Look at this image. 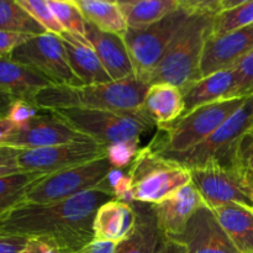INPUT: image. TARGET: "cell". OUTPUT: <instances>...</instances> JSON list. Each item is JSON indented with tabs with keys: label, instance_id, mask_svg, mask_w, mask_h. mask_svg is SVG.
I'll use <instances>...</instances> for the list:
<instances>
[{
	"label": "cell",
	"instance_id": "44dd1931",
	"mask_svg": "<svg viewBox=\"0 0 253 253\" xmlns=\"http://www.w3.org/2000/svg\"><path fill=\"white\" fill-rule=\"evenodd\" d=\"M236 84L237 76L235 68L203 77L202 79L182 91L184 99L183 115L203 105L234 98Z\"/></svg>",
	"mask_w": 253,
	"mask_h": 253
},
{
	"label": "cell",
	"instance_id": "8fae6325",
	"mask_svg": "<svg viewBox=\"0 0 253 253\" xmlns=\"http://www.w3.org/2000/svg\"><path fill=\"white\" fill-rule=\"evenodd\" d=\"M104 157H106L105 146L94 141H85L34 150H19L17 163L22 172L46 175Z\"/></svg>",
	"mask_w": 253,
	"mask_h": 253
},
{
	"label": "cell",
	"instance_id": "ffe728a7",
	"mask_svg": "<svg viewBox=\"0 0 253 253\" xmlns=\"http://www.w3.org/2000/svg\"><path fill=\"white\" fill-rule=\"evenodd\" d=\"M52 82L40 72L12 61L9 57L0 58V90L19 100L32 103L35 96Z\"/></svg>",
	"mask_w": 253,
	"mask_h": 253
},
{
	"label": "cell",
	"instance_id": "8992f818",
	"mask_svg": "<svg viewBox=\"0 0 253 253\" xmlns=\"http://www.w3.org/2000/svg\"><path fill=\"white\" fill-rule=\"evenodd\" d=\"M252 124L253 95L249 96L246 103L204 142L184 152H160L157 155L166 160L179 163L188 169L210 163L235 168L237 148Z\"/></svg>",
	"mask_w": 253,
	"mask_h": 253
},
{
	"label": "cell",
	"instance_id": "5b68a950",
	"mask_svg": "<svg viewBox=\"0 0 253 253\" xmlns=\"http://www.w3.org/2000/svg\"><path fill=\"white\" fill-rule=\"evenodd\" d=\"M247 98H231L203 105L178 119L166 128L165 136H156L150 148L156 153L184 152L209 138L222 124L226 123Z\"/></svg>",
	"mask_w": 253,
	"mask_h": 253
},
{
	"label": "cell",
	"instance_id": "e0dca14e",
	"mask_svg": "<svg viewBox=\"0 0 253 253\" xmlns=\"http://www.w3.org/2000/svg\"><path fill=\"white\" fill-rule=\"evenodd\" d=\"M85 39L94 47L111 81L118 82L135 77L132 62L123 36L100 31L86 21Z\"/></svg>",
	"mask_w": 253,
	"mask_h": 253
},
{
	"label": "cell",
	"instance_id": "d6a6232c",
	"mask_svg": "<svg viewBox=\"0 0 253 253\" xmlns=\"http://www.w3.org/2000/svg\"><path fill=\"white\" fill-rule=\"evenodd\" d=\"M237 84L234 98H249L253 95V51L236 67Z\"/></svg>",
	"mask_w": 253,
	"mask_h": 253
},
{
	"label": "cell",
	"instance_id": "f1b7e54d",
	"mask_svg": "<svg viewBox=\"0 0 253 253\" xmlns=\"http://www.w3.org/2000/svg\"><path fill=\"white\" fill-rule=\"evenodd\" d=\"M253 24V0H242L240 5L220 12L214 19L210 37H220Z\"/></svg>",
	"mask_w": 253,
	"mask_h": 253
},
{
	"label": "cell",
	"instance_id": "f546056e",
	"mask_svg": "<svg viewBox=\"0 0 253 253\" xmlns=\"http://www.w3.org/2000/svg\"><path fill=\"white\" fill-rule=\"evenodd\" d=\"M48 5L64 31L85 37L86 20L77 1H73V0H48Z\"/></svg>",
	"mask_w": 253,
	"mask_h": 253
},
{
	"label": "cell",
	"instance_id": "d590c367",
	"mask_svg": "<svg viewBox=\"0 0 253 253\" xmlns=\"http://www.w3.org/2000/svg\"><path fill=\"white\" fill-rule=\"evenodd\" d=\"M34 35L0 31V58L9 57L20 44L29 41Z\"/></svg>",
	"mask_w": 253,
	"mask_h": 253
},
{
	"label": "cell",
	"instance_id": "d6986e66",
	"mask_svg": "<svg viewBox=\"0 0 253 253\" xmlns=\"http://www.w3.org/2000/svg\"><path fill=\"white\" fill-rule=\"evenodd\" d=\"M136 217L133 203L128 204L116 199L105 203L99 208L94 217V240L118 245L132 232Z\"/></svg>",
	"mask_w": 253,
	"mask_h": 253
},
{
	"label": "cell",
	"instance_id": "9a60e30c",
	"mask_svg": "<svg viewBox=\"0 0 253 253\" xmlns=\"http://www.w3.org/2000/svg\"><path fill=\"white\" fill-rule=\"evenodd\" d=\"M187 253H240L217 222L208 205L200 208L177 239Z\"/></svg>",
	"mask_w": 253,
	"mask_h": 253
},
{
	"label": "cell",
	"instance_id": "4316f807",
	"mask_svg": "<svg viewBox=\"0 0 253 253\" xmlns=\"http://www.w3.org/2000/svg\"><path fill=\"white\" fill-rule=\"evenodd\" d=\"M0 31L34 36L46 34L43 27L22 9L16 0H0Z\"/></svg>",
	"mask_w": 253,
	"mask_h": 253
},
{
	"label": "cell",
	"instance_id": "ee69618b",
	"mask_svg": "<svg viewBox=\"0 0 253 253\" xmlns=\"http://www.w3.org/2000/svg\"><path fill=\"white\" fill-rule=\"evenodd\" d=\"M250 145H253V124L251 127H250V130L245 133V136L242 137L241 142H240L239 146H250Z\"/></svg>",
	"mask_w": 253,
	"mask_h": 253
},
{
	"label": "cell",
	"instance_id": "b9f144b4",
	"mask_svg": "<svg viewBox=\"0 0 253 253\" xmlns=\"http://www.w3.org/2000/svg\"><path fill=\"white\" fill-rule=\"evenodd\" d=\"M48 247H51V245L46 244V242L41 241V240L30 239L29 244L26 245V247L19 253H43L47 249H48Z\"/></svg>",
	"mask_w": 253,
	"mask_h": 253
},
{
	"label": "cell",
	"instance_id": "60d3db41",
	"mask_svg": "<svg viewBox=\"0 0 253 253\" xmlns=\"http://www.w3.org/2000/svg\"><path fill=\"white\" fill-rule=\"evenodd\" d=\"M16 130L17 127L10 119H0V146L4 145Z\"/></svg>",
	"mask_w": 253,
	"mask_h": 253
},
{
	"label": "cell",
	"instance_id": "603a6c76",
	"mask_svg": "<svg viewBox=\"0 0 253 253\" xmlns=\"http://www.w3.org/2000/svg\"><path fill=\"white\" fill-rule=\"evenodd\" d=\"M142 108L158 128L168 127L184 113L182 90L170 84H152L148 86Z\"/></svg>",
	"mask_w": 253,
	"mask_h": 253
},
{
	"label": "cell",
	"instance_id": "4dcf8cb0",
	"mask_svg": "<svg viewBox=\"0 0 253 253\" xmlns=\"http://www.w3.org/2000/svg\"><path fill=\"white\" fill-rule=\"evenodd\" d=\"M20 6L31 15L40 25L48 34H53L59 36L64 32L59 22L57 21L53 11L49 7L48 1L44 0H16Z\"/></svg>",
	"mask_w": 253,
	"mask_h": 253
},
{
	"label": "cell",
	"instance_id": "30bf717a",
	"mask_svg": "<svg viewBox=\"0 0 253 253\" xmlns=\"http://www.w3.org/2000/svg\"><path fill=\"white\" fill-rule=\"evenodd\" d=\"M9 58L40 72L53 84L84 85L72 71L61 37L57 35L46 32L31 37L14 49Z\"/></svg>",
	"mask_w": 253,
	"mask_h": 253
},
{
	"label": "cell",
	"instance_id": "2e32d148",
	"mask_svg": "<svg viewBox=\"0 0 253 253\" xmlns=\"http://www.w3.org/2000/svg\"><path fill=\"white\" fill-rule=\"evenodd\" d=\"M204 205L207 204L202 195L190 183L168 199L152 207L163 236L167 239H177L184 232L193 215Z\"/></svg>",
	"mask_w": 253,
	"mask_h": 253
},
{
	"label": "cell",
	"instance_id": "ba28073f",
	"mask_svg": "<svg viewBox=\"0 0 253 253\" xmlns=\"http://www.w3.org/2000/svg\"><path fill=\"white\" fill-rule=\"evenodd\" d=\"M113 169V165L106 156L100 160L42 175L30 185L24 202L51 204L71 199L82 193L101 187H106L110 190L108 175Z\"/></svg>",
	"mask_w": 253,
	"mask_h": 253
},
{
	"label": "cell",
	"instance_id": "9c48e42d",
	"mask_svg": "<svg viewBox=\"0 0 253 253\" xmlns=\"http://www.w3.org/2000/svg\"><path fill=\"white\" fill-rule=\"evenodd\" d=\"M189 16V12L180 5L175 11L156 24L142 29H128L124 35L135 77L138 81L150 85L151 77L160 64L168 44Z\"/></svg>",
	"mask_w": 253,
	"mask_h": 253
},
{
	"label": "cell",
	"instance_id": "836d02e7",
	"mask_svg": "<svg viewBox=\"0 0 253 253\" xmlns=\"http://www.w3.org/2000/svg\"><path fill=\"white\" fill-rule=\"evenodd\" d=\"M43 110H41L40 108H37L35 104L30 103L26 100H16L11 104L10 106L9 114H7V119L12 121L15 124V126L19 128L25 127V126L29 125L32 120H34L36 116H39L40 114Z\"/></svg>",
	"mask_w": 253,
	"mask_h": 253
},
{
	"label": "cell",
	"instance_id": "e575fe53",
	"mask_svg": "<svg viewBox=\"0 0 253 253\" xmlns=\"http://www.w3.org/2000/svg\"><path fill=\"white\" fill-rule=\"evenodd\" d=\"M17 156H19L17 148L0 146V177L22 172L17 163Z\"/></svg>",
	"mask_w": 253,
	"mask_h": 253
},
{
	"label": "cell",
	"instance_id": "8d00e7d4",
	"mask_svg": "<svg viewBox=\"0 0 253 253\" xmlns=\"http://www.w3.org/2000/svg\"><path fill=\"white\" fill-rule=\"evenodd\" d=\"M235 168L245 174L253 175V145L239 146L235 158Z\"/></svg>",
	"mask_w": 253,
	"mask_h": 253
},
{
	"label": "cell",
	"instance_id": "52a82bcc",
	"mask_svg": "<svg viewBox=\"0 0 253 253\" xmlns=\"http://www.w3.org/2000/svg\"><path fill=\"white\" fill-rule=\"evenodd\" d=\"M127 173L132 185L133 202L148 205L160 204L192 183L187 167L161 157L150 146L141 148Z\"/></svg>",
	"mask_w": 253,
	"mask_h": 253
},
{
	"label": "cell",
	"instance_id": "d4e9b609",
	"mask_svg": "<svg viewBox=\"0 0 253 253\" xmlns=\"http://www.w3.org/2000/svg\"><path fill=\"white\" fill-rule=\"evenodd\" d=\"M128 29L156 24L180 6L179 0H125L119 1Z\"/></svg>",
	"mask_w": 253,
	"mask_h": 253
},
{
	"label": "cell",
	"instance_id": "f35d334b",
	"mask_svg": "<svg viewBox=\"0 0 253 253\" xmlns=\"http://www.w3.org/2000/svg\"><path fill=\"white\" fill-rule=\"evenodd\" d=\"M116 249V244L106 241H91L74 253H114Z\"/></svg>",
	"mask_w": 253,
	"mask_h": 253
},
{
	"label": "cell",
	"instance_id": "4fadbf2b",
	"mask_svg": "<svg viewBox=\"0 0 253 253\" xmlns=\"http://www.w3.org/2000/svg\"><path fill=\"white\" fill-rule=\"evenodd\" d=\"M85 141L91 140L74 130L53 113L43 110L29 125L15 131L2 146L17 150H34Z\"/></svg>",
	"mask_w": 253,
	"mask_h": 253
},
{
	"label": "cell",
	"instance_id": "7402d4cb",
	"mask_svg": "<svg viewBox=\"0 0 253 253\" xmlns=\"http://www.w3.org/2000/svg\"><path fill=\"white\" fill-rule=\"evenodd\" d=\"M211 211L235 249L240 253H253V207L230 203Z\"/></svg>",
	"mask_w": 253,
	"mask_h": 253
},
{
	"label": "cell",
	"instance_id": "ab89813d",
	"mask_svg": "<svg viewBox=\"0 0 253 253\" xmlns=\"http://www.w3.org/2000/svg\"><path fill=\"white\" fill-rule=\"evenodd\" d=\"M155 253H187V251L179 241L163 236Z\"/></svg>",
	"mask_w": 253,
	"mask_h": 253
},
{
	"label": "cell",
	"instance_id": "5bb4252c",
	"mask_svg": "<svg viewBox=\"0 0 253 253\" xmlns=\"http://www.w3.org/2000/svg\"><path fill=\"white\" fill-rule=\"evenodd\" d=\"M253 51V24L220 37H209L203 52V77L232 69Z\"/></svg>",
	"mask_w": 253,
	"mask_h": 253
},
{
	"label": "cell",
	"instance_id": "ac0fdd59",
	"mask_svg": "<svg viewBox=\"0 0 253 253\" xmlns=\"http://www.w3.org/2000/svg\"><path fill=\"white\" fill-rule=\"evenodd\" d=\"M59 37L72 71L84 85L113 82L101 64L94 47L85 37L66 31L59 35Z\"/></svg>",
	"mask_w": 253,
	"mask_h": 253
},
{
	"label": "cell",
	"instance_id": "3957f363",
	"mask_svg": "<svg viewBox=\"0 0 253 253\" xmlns=\"http://www.w3.org/2000/svg\"><path fill=\"white\" fill-rule=\"evenodd\" d=\"M214 19L209 15H190L168 44L151 77L150 85L166 83L183 91L202 79L203 52L211 35Z\"/></svg>",
	"mask_w": 253,
	"mask_h": 253
},
{
	"label": "cell",
	"instance_id": "83f0119b",
	"mask_svg": "<svg viewBox=\"0 0 253 253\" xmlns=\"http://www.w3.org/2000/svg\"><path fill=\"white\" fill-rule=\"evenodd\" d=\"M42 175L41 173L20 172L0 177V214L24 202L30 185Z\"/></svg>",
	"mask_w": 253,
	"mask_h": 253
},
{
	"label": "cell",
	"instance_id": "7c38bea8",
	"mask_svg": "<svg viewBox=\"0 0 253 253\" xmlns=\"http://www.w3.org/2000/svg\"><path fill=\"white\" fill-rule=\"evenodd\" d=\"M189 170L192 184L210 209L230 203L253 207V200L250 197L241 170L214 163Z\"/></svg>",
	"mask_w": 253,
	"mask_h": 253
},
{
	"label": "cell",
	"instance_id": "277c9868",
	"mask_svg": "<svg viewBox=\"0 0 253 253\" xmlns=\"http://www.w3.org/2000/svg\"><path fill=\"white\" fill-rule=\"evenodd\" d=\"M51 113L89 140L106 148L116 143L140 141L143 133L156 126L143 108L133 111L61 109Z\"/></svg>",
	"mask_w": 253,
	"mask_h": 253
},
{
	"label": "cell",
	"instance_id": "cb8c5ba5",
	"mask_svg": "<svg viewBox=\"0 0 253 253\" xmlns=\"http://www.w3.org/2000/svg\"><path fill=\"white\" fill-rule=\"evenodd\" d=\"M136 225L124 241L116 245L114 253H155L163 235L157 224L152 205L133 202Z\"/></svg>",
	"mask_w": 253,
	"mask_h": 253
},
{
	"label": "cell",
	"instance_id": "7bdbcfd3",
	"mask_svg": "<svg viewBox=\"0 0 253 253\" xmlns=\"http://www.w3.org/2000/svg\"><path fill=\"white\" fill-rule=\"evenodd\" d=\"M16 99L14 96L9 95V94L4 93V91L0 90V119L7 118V114H9L10 106Z\"/></svg>",
	"mask_w": 253,
	"mask_h": 253
},
{
	"label": "cell",
	"instance_id": "6da1fadb",
	"mask_svg": "<svg viewBox=\"0 0 253 253\" xmlns=\"http://www.w3.org/2000/svg\"><path fill=\"white\" fill-rule=\"evenodd\" d=\"M115 199L106 187L51 204L20 203L0 214V234L36 239L74 253L94 241L93 222L101 205Z\"/></svg>",
	"mask_w": 253,
	"mask_h": 253
},
{
	"label": "cell",
	"instance_id": "7a4b0ae2",
	"mask_svg": "<svg viewBox=\"0 0 253 253\" xmlns=\"http://www.w3.org/2000/svg\"><path fill=\"white\" fill-rule=\"evenodd\" d=\"M148 86L136 77L81 86L52 84L42 89L32 104L46 111L61 109L133 111L142 109Z\"/></svg>",
	"mask_w": 253,
	"mask_h": 253
},
{
	"label": "cell",
	"instance_id": "1f68e13d",
	"mask_svg": "<svg viewBox=\"0 0 253 253\" xmlns=\"http://www.w3.org/2000/svg\"><path fill=\"white\" fill-rule=\"evenodd\" d=\"M138 143L140 141H130V142L116 143L106 148V156L113 167L116 169H123L127 166H131L137 153L140 152Z\"/></svg>",
	"mask_w": 253,
	"mask_h": 253
},
{
	"label": "cell",
	"instance_id": "f6af8a7d",
	"mask_svg": "<svg viewBox=\"0 0 253 253\" xmlns=\"http://www.w3.org/2000/svg\"><path fill=\"white\" fill-rule=\"evenodd\" d=\"M242 174H244L245 182H246L247 190H249V193H250V197H251V199L253 200V175L245 174V173H242Z\"/></svg>",
	"mask_w": 253,
	"mask_h": 253
},
{
	"label": "cell",
	"instance_id": "484cf974",
	"mask_svg": "<svg viewBox=\"0 0 253 253\" xmlns=\"http://www.w3.org/2000/svg\"><path fill=\"white\" fill-rule=\"evenodd\" d=\"M84 17L89 24L94 25L103 32L123 36L127 32L128 26L119 1L106 0H77Z\"/></svg>",
	"mask_w": 253,
	"mask_h": 253
},
{
	"label": "cell",
	"instance_id": "74e56055",
	"mask_svg": "<svg viewBox=\"0 0 253 253\" xmlns=\"http://www.w3.org/2000/svg\"><path fill=\"white\" fill-rule=\"evenodd\" d=\"M30 239L0 234V253H19L26 247Z\"/></svg>",
	"mask_w": 253,
	"mask_h": 253
}]
</instances>
